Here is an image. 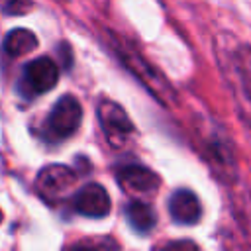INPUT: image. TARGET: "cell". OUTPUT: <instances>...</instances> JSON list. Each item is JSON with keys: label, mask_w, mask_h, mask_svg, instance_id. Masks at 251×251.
I'll list each match as a JSON object with an SVG mask.
<instances>
[{"label": "cell", "mask_w": 251, "mask_h": 251, "mask_svg": "<svg viewBox=\"0 0 251 251\" xmlns=\"http://www.w3.org/2000/svg\"><path fill=\"white\" fill-rule=\"evenodd\" d=\"M29 8H31L29 0H6V4H4V12L6 14H16V16L25 14Z\"/></svg>", "instance_id": "obj_11"}, {"label": "cell", "mask_w": 251, "mask_h": 251, "mask_svg": "<svg viewBox=\"0 0 251 251\" xmlns=\"http://www.w3.org/2000/svg\"><path fill=\"white\" fill-rule=\"evenodd\" d=\"M4 2H6V0H4Z\"/></svg>", "instance_id": "obj_14"}, {"label": "cell", "mask_w": 251, "mask_h": 251, "mask_svg": "<svg viewBox=\"0 0 251 251\" xmlns=\"http://www.w3.org/2000/svg\"><path fill=\"white\" fill-rule=\"evenodd\" d=\"M37 47V37L25 27H16L4 37V51L10 57H22Z\"/></svg>", "instance_id": "obj_9"}, {"label": "cell", "mask_w": 251, "mask_h": 251, "mask_svg": "<svg viewBox=\"0 0 251 251\" xmlns=\"http://www.w3.org/2000/svg\"><path fill=\"white\" fill-rule=\"evenodd\" d=\"M118 182L129 192H151L159 186V176L143 165H126L118 171Z\"/></svg>", "instance_id": "obj_8"}, {"label": "cell", "mask_w": 251, "mask_h": 251, "mask_svg": "<svg viewBox=\"0 0 251 251\" xmlns=\"http://www.w3.org/2000/svg\"><path fill=\"white\" fill-rule=\"evenodd\" d=\"M59 2H65V0H59Z\"/></svg>", "instance_id": "obj_13"}, {"label": "cell", "mask_w": 251, "mask_h": 251, "mask_svg": "<svg viewBox=\"0 0 251 251\" xmlns=\"http://www.w3.org/2000/svg\"><path fill=\"white\" fill-rule=\"evenodd\" d=\"M59 80V67L49 57H37L24 69V82L31 94L51 90Z\"/></svg>", "instance_id": "obj_5"}, {"label": "cell", "mask_w": 251, "mask_h": 251, "mask_svg": "<svg viewBox=\"0 0 251 251\" xmlns=\"http://www.w3.org/2000/svg\"><path fill=\"white\" fill-rule=\"evenodd\" d=\"M112 208L106 188L98 182L82 186L75 196V210L88 218H104Z\"/></svg>", "instance_id": "obj_6"}, {"label": "cell", "mask_w": 251, "mask_h": 251, "mask_svg": "<svg viewBox=\"0 0 251 251\" xmlns=\"http://www.w3.org/2000/svg\"><path fill=\"white\" fill-rule=\"evenodd\" d=\"M80 120H82V108L78 100L67 94L53 106L47 118V131L51 137H57V139L71 137L78 129Z\"/></svg>", "instance_id": "obj_2"}, {"label": "cell", "mask_w": 251, "mask_h": 251, "mask_svg": "<svg viewBox=\"0 0 251 251\" xmlns=\"http://www.w3.org/2000/svg\"><path fill=\"white\" fill-rule=\"evenodd\" d=\"M127 222L131 224V227L139 233H147L149 229H153L155 226V212L149 204L141 202V200H133L129 206H127Z\"/></svg>", "instance_id": "obj_10"}, {"label": "cell", "mask_w": 251, "mask_h": 251, "mask_svg": "<svg viewBox=\"0 0 251 251\" xmlns=\"http://www.w3.org/2000/svg\"><path fill=\"white\" fill-rule=\"evenodd\" d=\"M75 180H76V176H75L73 169H69L65 165H47L39 171V175L35 178V188L41 198L57 200L75 184Z\"/></svg>", "instance_id": "obj_4"}, {"label": "cell", "mask_w": 251, "mask_h": 251, "mask_svg": "<svg viewBox=\"0 0 251 251\" xmlns=\"http://www.w3.org/2000/svg\"><path fill=\"white\" fill-rule=\"evenodd\" d=\"M106 35H108V43H110L114 55L122 61V65H124L139 82H143V86H145L157 100H161L163 104H169V102L175 98V90H173L171 84L161 76V73L155 71L127 41L120 39V37H118L116 33H112V31H106Z\"/></svg>", "instance_id": "obj_1"}, {"label": "cell", "mask_w": 251, "mask_h": 251, "mask_svg": "<svg viewBox=\"0 0 251 251\" xmlns=\"http://www.w3.org/2000/svg\"><path fill=\"white\" fill-rule=\"evenodd\" d=\"M169 214L176 224L192 226L202 216V204L192 190L178 188L169 198Z\"/></svg>", "instance_id": "obj_7"}, {"label": "cell", "mask_w": 251, "mask_h": 251, "mask_svg": "<svg viewBox=\"0 0 251 251\" xmlns=\"http://www.w3.org/2000/svg\"><path fill=\"white\" fill-rule=\"evenodd\" d=\"M98 120H100L102 131L106 133L108 141H112L114 145L124 143L133 131V124H131L129 116L114 100H100V104H98Z\"/></svg>", "instance_id": "obj_3"}, {"label": "cell", "mask_w": 251, "mask_h": 251, "mask_svg": "<svg viewBox=\"0 0 251 251\" xmlns=\"http://www.w3.org/2000/svg\"><path fill=\"white\" fill-rule=\"evenodd\" d=\"M0 222H2V212H0Z\"/></svg>", "instance_id": "obj_12"}]
</instances>
